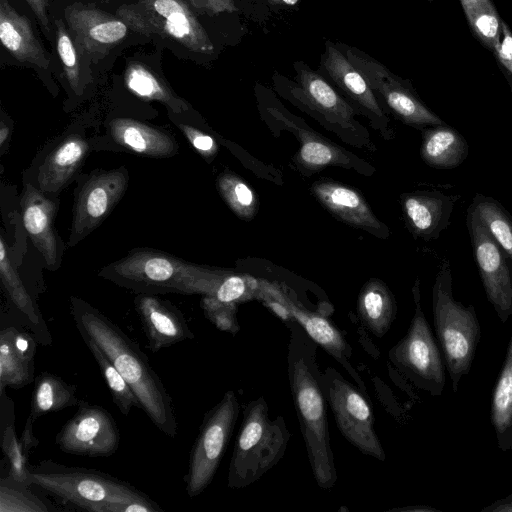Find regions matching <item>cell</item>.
Returning <instances> with one entry per match:
<instances>
[{"label": "cell", "instance_id": "12", "mask_svg": "<svg viewBox=\"0 0 512 512\" xmlns=\"http://www.w3.org/2000/svg\"><path fill=\"white\" fill-rule=\"evenodd\" d=\"M55 443L68 454L108 457L119 447L120 432L105 408L80 400L76 413L56 435Z\"/></svg>", "mask_w": 512, "mask_h": 512}, {"label": "cell", "instance_id": "3", "mask_svg": "<svg viewBox=\"0 0 512 512\" xmlns=\"http://www.w3.org/2000/svg\"><path fill=\"white\" fill-rule=\"evenodd\" d=\"M28 484L64 505L91 512H163L130 483L108 473L43 460L28 466Z\"/></svg>", "mask_w": 512, "mask_h": 512}, {"label": "cell", "instance_id": "38", "mask_svg": "<svg viewBox=\"0 0 512 512\" xmlns=\"http://www.w3.org/2000/svg\"><path fill=\"white\" fill-rule=\"evenodd\" d=\"M217 189L238 217L250 220L255 216L258 201L254 191L244 179L232 172H223L217 178Z\"/></svg>", "mask_w": 512, "mask_h": 512}, {"label": "cell", "instance_id": "6", "mask_svg": "<svg viewBox=\"0 0 512 512\" xmlns=\"http://www.w3.org/2000/svg\"><path fill=\"white\" fill-rule=\"evenodd\" d=\"M434 329L453 392L472 366L480 340V325L473 305L453 297L450 262L444 260L432 289Z\"/></svg>", "mask_w": 512, "mask_h": 512}, {"label": "cell", "instance_id": "36", "mask_svg": "<svg viewBox=\"0 0 512 512\" xmlns=\"http://www.w3.org/2000/svg\"><path fill=\"white\" fill-rule=\"evenodd\" d=\"M81 337L98 364L110 390L113 402L119 411L124 416H128L134 406L141 408L133 390L102 349L90 337L86 335H81Z\"/></svg>", "mask_w": 512, "mask_h": 512}, {"label": "cell", "instance_id": "4", "mask_svg": "<svg viewBox=\"0 0 512 512\" xmlns=\"http://www.w3.org/2000/svg\"><path fill=\"white\" fill-rule=\"evenodd\" d=\"M228 271L197 265L169 253L137 248L98 275L138 294L211 295Z\"/></svg>", "mask_w": 512, "mask_h": 512}, {"label": "cell", "instance_id": "17", "mask_svg": "<svg viewBox=\"0 0 512 512\" xmlns=\"http://www.w3.org/2000/svg\"><path fill=\"white\" fill-rule=\"evenodd\" d=\"M267 295L285 306L292 320L299 323L312 340L330 354L349 373L363 392L365 383L351 364L352 349L342 333L324 315L311 312L294 304L288 297L274 288H263Z\"/></svg>", "mask_w": 512, "mask_h": 512}, {"label": "cell", "instance_id": "29", "mask_svg": "<svg viewBox=\"0 0 512 512\" xmlns=\"http://www.w3.org/2000/svg\"><path fill=\"white\" fill-rule=\"evenodd\" d=\"M0 276L10 299L25 316L38 343L50 345L52 337L49 329L32 297L25 288L18 272L12 265L8 247L3 237L0 239Z\"/></svg>", "mask_w": 512, "mask_h": 512}, {"label": "cell", "instance_id": "11", "mask_svg": "<svg viewBox=\"0 0 512 512\" xmlns=\"http://www.w3.org/2000/svg\"><path fill=\"white\" fill-rule=\"evenodd\" d=\"M129 182L125 167L96 170L79 182L75 193L68 246H76L95 230L123 197Z\"/></svg>", "mask_w": 512, "mask_h": 512}, {"label": "cell", "instance_id": "1", "mask_svg": "<svg viewBox=\"0 0 512 512\" xmlns=\"http://www.w3.org/2000/svg\"><path fill=\"white\" fill-rule=\"evenodd\" d=\"M70 311L80 335L90 337L107 355L151 422L166 436L174 438L178 424L172 398L139 344L82 298L70 297Z\"/></svg>", "mask_w": 512, "mask_h": 512}, {"label": "cell", "instance_id": "7", "mask_svg": "<svg viewBox=\"0 0 512 512\" xmlns=\"http://www.w3.org/2000/svg\"><path fill=\"white\" fill-rule=\"evenodd\" d=\"M116 16L135 32L171 39L195 53L214 51L206 30L185 0H139L119 7Z\"/></svg>", "mask_w": 512, "mask_h": 512}, {"label": "cell", "instance_id": "28", "mask_svg": "<svg viewBox=\"0 0 512 512\" xmlns=\"http://www.w3.org/2000/svg\"><path fill=\"white\" fill-rule=\"evenodd\" d=\"M469 147L465 138L445 124L423 130L421 157L431 167L452 169L467 158Z\"/></svg>", "mask_w": 512, "mask_h": 512}, {"label": "cell", "instance_id": "46", "mask_svg": "<svg viewBox=\"0 0 512 512\" xmlns=\"http://www.w3.org/2000/svg\"><path fill=\"white\" fill-rule=\"evenodd\" d=\"M38 21L40 22L45 33H49L50 20H49V0H25Z\"/></svg>", "mask_w": 512, "mask_h": 512}, {"label": "cell", "instance_id": "34", "mask_svg": "<svg viewBox=\"0 0 512 512\" xmlns=\"http://www.w3.org/2000/svg\"><path fill=\"white\" fill-rule=\"evenodd\" d=\"M33 419L29 416L26 421L21 439H17L14 414L7 418V422L2 421L1 448L9 462L10 479L28 484V458L32 449L36 448L39 440L33 434Z\"/></svg>", "mask_w": 512, "mask_h": 512}, {"label": "cell", "instance_id": "30", "mask_svg": "<svg viewBox=\"0 0 512 512\" xmlns=\"http://www.w3.org/2000/svg\"><path fill=\"white\" fill-rule=\"evenodd\" d=\"M271 113L293 130L300 141L296 158L302 167L309 171H317L327 166H348L350 159L345 150L317 133L297 126L285 118L278 110Z\"/></svg>", "mask_w": 512, "mask_h": 512}, {"label": "cell", "instance_id": "10", "mask_svg": "<svg viewBox=\"0 0 512 512\" xmlns=\"http://www.w3.org/2000/svg\"><path fill=\"white\" fill-rule=\"evenodd\" d=\"M239 412L238 397L234 391L229 390L204 415L184 478L190 498L200 495L212 482L233 434Z\"/></svg>", "mask_w": 512, "mask_h": 512}, {"label": "cell", "instance_id": "40", "mask_svg": "<svg viewBox=\"0 0 512 512\" xmlns=\"http://www.w3.org/2000/svg\"><path fill=\"white\" fill-rule=\"evenodd\" d=\"M261 294L260 284L252 277L228 271L210 295L218 302L237 306Z\"/></svg>", "mask_w": 512, "mask_h": 512}, {"label": "cell", "instance_id": "37", "mask_svg": "<svg viewBox=\"0 0 512 512\" xmlns=\"http://www.w3.org/2000/svg\"><path fill=\"white\" fill-rule=\"evenodd\" d=\"M474 34L494 50L501 34V21L491 0H460Z\"/></svg>", "mask_w": 512, "mask_h": 512}, {"label": "cell", "instance_id": "18", "mask_svg": "<svg viewBox=\"0 0 512 512\" xmlns=\"http://www.w3.org/2000/svg\"><path fill=\"white\" fill-rule=\"evenodd\" d=\"M89 150V142L82 134L74 132L64 135L45 155L32 185L56 197L78 173Z\"/></svg>", "mask_w": 512, "mask_h": 512}, {"label": "cell", "instance_id": "44", "mask_svg": "<svg viewBox=\"0 0 512 512\" xmlns=\"http://www.w3.org/2000/svg\"><path fill=\"white\" fill-rule=\"evenodd\" d=\"M494 51L499 62L512 76V33L504 22H501L500 39Z\"/></svg>", "mask_w": 512, "mask_h": 512}, {"label": "cell", "instance_id": "8", "mask_svg": "<svg viewBox=\"0 0 512 512\" xmlns=\"http://www.w3.org/2000/svg\"><path fill=\"white\" fill-rule=\"evenodd\" d=\"M415 310L406 334L389 350L390 362L418 389L440 396L445 363L421 306L417 279L412 288Z\"/></svg>", "mask_w": 512, "mask_h": 512}, {"label": "cell", "instance_id": "27", "mask_svg": "<svg viewBox=\"0 0 512 512\" xmlns=\"http://www.w3.org/2000/svg\"><path fill=\"white\" fill-rule=\"evenodd\" d=\"M301 93L317 111L347 127L353 122V108L318 73L303 63L296 64Z\"/></svg>", "mask_w": 512, "mask_h": 512}, {"label": "cell", "instance_id": "21", "mask_svg": "<svg viewBox=\"0 0 512 512\" xmlns=\"http://www.w3.org/2000/svg\"><path fill=\"white\" fill-rule=\"evenodd\" d=\"M36 337L14 327L0 332V395L5 388H22L34 375Z\"/></svg>", "mask_w": 512, "mask_h": 512}, {"label": "cell", "instance_id": "13", "mask_svg": "<svg viewBox=\"0 0 512 512\" xmlns=\"http://www.w3.org/2000/svg\"><path fill=\"white\" fill-rule=\"evenodd\" d=\"M467 227L487 299L500 321L505 323L512 315V262L470 210Z\"/></svg>", "mask_w": 512, "mask_h": 512}, {"label": "cell", "instance_id": "32", "mask_svg": "<svg viewBox=\"0 0 512 512\" xmlns=\"http://www.w3.org/2000/svg\"><path fill=\"white\" fill-rule=\"evenodd\" d=\"M124 82L128 90L141 99L159 101L173 113L188 110V104L145 64L130 63L124 73Z\"/></svg>", "mask_w": 512, "mask_h": 512}, {"label": "cell", "instance_id": "41", "mask_svg": "<svg viewBox=\"0 0 512 512\" xmlns=\"http://www.w3.org/2000/svg\"><path fill=\"white\" fill-rule=\"evenodd\" d=\"M57 27V51L65 77L75 93L80 91V68L75 44L62 20L55 21Z\"/></svg>", "mask_w": 512, "mask_h": 512}, {"label": "cell", "instance_id": "35", "mask_svg": "<svg viewBox=\"0 0 512 512\" xmlns=\"http://www.w3.org/2000/svg\"><path fill=\"white\" fill-rule=\"evenodd\" d=\"M485 226L512 262V216L495 199L478 194L469 209Z\"/></svg>", "mask_w": 512, "mask_h": 512}, {"label": "cell", "instance_id": "23", "mask_svg": "<svg viewBox=\"0 0 512 512\" xmlns=\"http://www.w3.org/2000/svg\"><path fill=\"white\" fill-rule=\"evenodd\" d=\"M0 40L16 60L41 69L49 67V55L35 35L29 19L8 0H0Z\"/></svg>", "mask_w": 512, "mask_h": 512}, {"label": "cell", "instance_id": "16", "mask_svg": "<svg viewBox=\"0 0 512 512\" xmlns=\"http://www.w3.org/2000/svg\"><path fill=\"white\" fill-rule=\"evenodd\" d=\"M65 18L75 44L89 54H107L128 32V26L117 16L82 5L67 7Z\"/></svg>", "mask_w": 512, "mask_h": 512}, {"label": "cell", "instance_id": "14", "mask_svg": "<svg viewBox=\"0 0 512 512\" xmlns=\"http://www.w3.org/2000/svg\"><path fill=\"white\" fill-rule=\"evenodd\" d=\"M345 52L371 89L382 96L391 111L404 123L417 128L445 124L383 64L353 47H346Z\"/></svg>", "mask_w": 512, "mask_h": 512}, {"label": "cell", "instance_id": "20", "mask_svg": "<svg viewBox=\"0 0 512 512\" xmlns=\"http://www.w3.org/2000/svg\"><path fill=\"white\" fill-rule=\"evenodd\" d=\"M311 190L320 203L342 221L368 230L378 237H387L389 234L357 190L328 180L315 182Z\"/></svg>", "mask_w": 512, "mask_h": 512}, {"label": "cell", "instance_id": "25", "mask_svg": "<svg viewBox=\"0 0 512 512\" xmlns=\"http://www.w3.org/2000/svg\"><path fill=\"white\" fill-rule=\"evenodd\" d=\"M322 66L334 83L360 106L378 118L384 114L363 74L335 44L326 42Z\"/></svg>", "mask_w": 512, "mask_h": 512}, {"label": "cell", "instance_id": "26", "mask_svg": "<svg viewBox=\"0 0 512 512\" xmlns=\"http://www.w3.org/2000/svg\"><path fill=\"white\" fill-rule=\"evenodd\" d=\"M356 312L364 328L375 337L382 338L396 318L397 303L388 286L372 278L359 292Z\"/></svg>", "mask_w": 512, "mask_h": 512}, {"label": "cell", "instance_id": "42", "mask_svg": "<svg viewBox=\"0 0 512 512\" xmlns=\"http://www.w3.org/2000/svg\"><path fill=\"white\" fill-rule=\"evenodd\" d=\"M206 318L221 331L236 334L240 326L237 321V306L218 302L210 295H204L201 301Z\"/></svg>", "mask_w": 512, "mask_h": 512}, {"label": "cell", "instance_id": "2", "mask_svg": "<svg viewBox=\"0 0 512 512\" xmlns=\"http://www.w3.org/2000/svg\"><path fill=\"white\" fill-rule=\"evenodd\" d=\"M287 374L308 461L319 488L330 490L338 479L328 426L327 399L317 364V344L291 320Z\"/></svg>", "mask_w": 512, "mask_h": 512}, {"label": "cell", "instance_id": "43", "mask_svg": "<svg viewBox=\"0 0 512 512\" xmlns=\"http://www.w3.org/2000/svg\"><path fill=\"white\" fill-rule=\"evenodd\" d=\"M179 129L185 135L190 144L206 160L215 157L218 152V145L213 137L191 125L176 122Z\"/></svg>", "mask_w": 512, "mask_h": 512}, {"label": "cell", "instance_id": "49", "mask_svg": "<svg viewBox=\"0 0 512 512\" xmlns=\"http://www.w3.org/2000/svg\"><path fill=\"white\" fill-rule=\"evenodd\" d=\"M268 3L272 5H279V6H294L296 5L299 0H267Z\"/></svg>", "mask_w": 512, "mask_h": 512}, {"label": "cell", "instance_id": "39", "mask_svg": "<svg viewBox=\"0 0 512 512\" xmlns=\"http://www.w3.org/2000/svg\"><path fill=\"white\" fill-rule=\"evenodd\" d=\"M30 485L7 478L0 480V512H48L50 507Z\"/></svg>", "mask_w": 512, "mask_h": 512}, {"label": "cell", "instance_id": "24", "mask_svg": "<svg viewBox=\"0 0 512 512\" xmlns=\"http://www.w3.org/2000/svg\"><path fill=\"white\" fill-rule=\"evenodd\" d=\"M112 140L142 156L165 158L178 152V143L167 132L131 118H115L109 123Z\"/></svg>", "mask_w": 512, "mask_h": 512}, {"label": "cell", "instance_id": "33", "mask_svg": "<svg viewBox=\"0 0 512 512\" xmlns=\"http://www.w3.org/2000/svg\"><path fill=\"white\" fill-rule=\"evenodd\" d=\"M79 401L75 385L67 383L58 375L42 372L34 381L29 416L35 421L47 413L77 406Z\"/></svg>", "mask_w": 512, "mask_h": 512}, {"label": "cell", "instance_id": "9", "mask_svg": "<svg viewBox=\"0 0 512 512\" xmlns=\"http://www.w3.org/2000/svg\"><path fill=\"white\" fill-rule=\"evenodd\" d=\"M322 382L327 403L343 437L362 454L385 461L386 454L374 427L373 407L366 392L346 380L334 367L322 372Z\"/></svg>", "mask_w": 512, "mask_h": 512}, {"label": "cell", "instance_id": "31", "mask_svg": "<svg viewBox=\"0 0 512 512\" xmlns=\"http://www.w3.org/2000/svg\"><path fill=\"white\" fill-rule=\"evenodd\" d=\"M490 420L498 448L503 452L512 450V334L493 389Z\"/></svg>", "mask_w": 512, "mask_h": 512}, {"label": "cell", "instance_id": "22", "mask_svg": "<svg viewBox=\"0 0 512 512\" xmlns=\"http://www.w3.org/2000/svg\"><path fill=\"white\" fill-rule=\"evenodd\" d=\"M401 203L409 229L425 240L438 238L447 228L454 206L450 196L428 191L403 194Z\"/></svg>", "mask_w": 512, "mask_h": 512}, {"label": "cell", "instance_id": "15", "mask_svg": "<svg viewBox=\"0 0 512 512\" xmlns=\"http://www.w3.org/2000/svg\"><path fill=\"white\" fill-rule=\"evenodd\" d=\"M22 221L26 233L41 253L47 269L60 267L64 246L54 227L58 210L56 197L49 196L30 183H25L20 198Z\"/></svg>", "mask_w": 512, "mask_h": 512}, {"label": "cell", "instance_id": "5", "mask_svg": "<svg viewBox=\"0 0 512 512\" xmlns=\"http://www.w3.org/2000/svg\"><path fill=\"white\" fill-rule=\"evenodd\" d=\"M291 434L285 418H271L263 396L250 400L234 443L227 486L242 489L258 481L284 457Z\"/></svg>", "mask_w": 512, "mask_h": 512}, {"label": "cell", "instance_id": "47", "mask_svg": "<svg viewBox=\"0 0 512 512\" xmlns=\"http://www.w3.org/2000/svg\"><path fill=\"white\" fill-rule=\"evenodd\" d=\"M482 512H512V494L483 508Z\"/></svg>", "mask_w": 512, "mask_h": 512}, {"label": "cell", "instance_id": "48", "mask_svg": "<svg viewBox=\"0 0 512 512\" xmlns=\"http://www.w3.org/2000/svg\"><path fill=\"white\" fill-rule=\"evenodd\" d=\"M12 134V124L5 120V118L1 119L0 122V149L1 154L4 153L5 149L8 147V143L10 141V137Z\"/></svg>", "mask_w": 512, "mask_h": 512}, {"label": "cell", "instance_id": "19", "mask_svg": "<svg viewBox=\"0 0 512 512\" xmlns=\"http://www.w3.org/2000/svg\"><path fill=\"white\" fill-rule=\"evenodd\" d=\"M134 304L152 352L194 337L182 312L170 302L156 295L138 294Z\"/></svg>", "mask_w": 512, "mask_h": 512}, {"label": "cell", "instance_id": "45", "mask_svg": "<svg viewBox=\"0 0 512 512\" xmlns=\"http://www.w3.org/2000/svg\"><path fill=\"white\" fill-rule=\"evenodd\" d=\"M198 11L213 16L222 12H235L237 7L233 0H188Z\"/></svg>", "mask_w": 512, "mask_h": 512}]
</instances>
